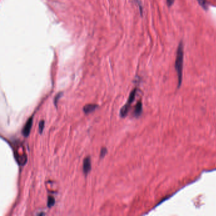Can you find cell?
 <instances>
[{
	"label": "cell",
	"instance_id": "obj_9",
	"mask_svg": "<svg viewBox=\"0 0 216 216\" xmlns=\"http://www.w3.org/2000/svg\"><path fill=\"white\" fill-rule=\"evenodd\" d=\"M44 127V121H40V124H39V131H40V134L43 133Z\"/></svg>",
	"mask_w": 216,
	"mask_h": 216
},
{
	"label": "cell",
	"instance_id": "obj_5",
	"mask_svg": "<svg viewBox=\"0 0 216 216\" xmlns=\"http://www.w3.org/2000/svg\"><path fill=\"white\" fill-rule=\"evenodd\" d=\"M97 108V105L96 104L86 105L83 107V112H85L86 114H88V113L93 112Z\"/></svg>",
	"mask_w": 216,
	"mask_h": 216
},
{
	"label": "cell",
	"instance_id": "obj_1",
	"mask_svg": "<svg viewBox=\"0 0 216 216\" xmlns=\"http://www.w3.org/2000/svg\"><path fill=\"white\" fill-rule=\"evenodd\" d=\"M184 50L183 43L180 42L177 50L176 58L175 62V68L178 74V88L181 85L182 77V68H183V58H184Z\"/></svg>",
	"mask_w": 216,
	"mask_h": 216
},
{
	"label": "cell",
	"instance_id": "obj_2",
	"mask_svg": "<svg viewBox=\"0 0 216 216\" xmlns=\"http://www.w3.org/2000/svg\"><path fill=\"white\" fill-rule=\"evenodd\" d=\"M136 91H137L136 88L134 89L133 90V91H131V94L129 95V97L127 103L125 104V105L121 109V112H120V115H121V116L122 117H125V116L127 115V113L129 112V107L131 106V105L134 101V99H135V97H136Z\"/></svg>",
	"mask_w": 216,
	"mask_h": 216
},
{
	"label": "cell",
	"instance_id": "obj_6",
	"mask_svg": "<svg viewBox=\"0 0 216 216\" xmlns=\"http://www.w3.org/2000/svg\"><path fill=\"white\" fill-rule=\"evenodd\" d=\"M142 112V101H140L138 102L136 107H135V110L134 114L135 117H138L141 115Z\"/></svg>",
	"mask_w": 216,
	"mask_h": 216
},
{
	"label": "cell",
	"instance_id": "obj_11",
	"mask_svg": "<svg viewBox=\"0 0 216 216\" xmlns=\"http://www.w3.org/2000/svg\"><path fill=\"white\" fill-rule=\"evenodd\" d=\"M107 153V149L106 148H102L101 149V152H100V157L103 158L105 157V155H106Z\"/></svg>",
	"mask_w": 216,
	"mask_h": 216
},
{
	"label": "cell",
	"instance_id": "obj_10",
	"mask_svg": "<svg viewBox=\"0 0 216 216\" xmlns=\"http://www.w3.org/2000/svg\"><path fill=\"white\" fill-rule=\"evenodd\" d=\"M62 96V93H59L57 95H56L55 99H54V103H55V105H56L58 101L59 100V99L61 98Z\"/></svg>",
	"mask_w": 216,
	"mask_h": 216
},
{
	"label": "cell",
	"instance_id": "obj_3",
	"mask_svg": "<svg viewBox=\"0 0 216 216\" xmlns=\"http://www.w3.org/2000/svg\"><path fill=\"white\" fill-rule=\"evenodd\" d=\"M32 122H33V117H31V118H29V120L27 122L25 123V124L23 127L22 133L23 135L25 137H28L30 133H31V129L32 126Z\"/></svg>",
	"mask_w": 216,
	"mask_h": 216
},
{
	"label": "cell",
	"instance_id": "obj_8",
	"mask_svg": "<svg viewBox=\"0 0 216 216\" xmlns=\"http://www.w3.org/2000/svg\"><path fill=\"white\" fill-rule=\"evenodd\" d=\"M55 203V198L52 196H49L48 197V207H52Z\"/></svg>",
	"mask_w": 216,
	"mask_h": 216
},
{
	"label": "cell",
	"instance_id": "obj_7",
	"mask_svg": "<svg viewBox=\"0 0 216 216\" xmlns=\"http://www.w3.org/2000/svg\"><path fill=\"white\" fill-rule=\"evenodd\" d=\"M199 5L202 7L203 10H207L208 9V3L207 0H197Z\"/></svg>",
	"mask_w": 216,
	"mask_h": 216
},
{
	"label": "cell",
	"instance_id": "obj_4",
	"mask_svg": "<svg viewBox=\"0 0 216 216\" xmlns=\"http://www.w3.org/2000/svg\"><path fill=\"white\" fill-rule=\"evenodd\" d=\"M91 169V159H90L89 157H86L85 159H84V161H83V172L85 173V174L87 175L90 172Z\"/></svg>",
	"mask_w": 216,
	"mask_h": 216
},
{
	"label": "cell",
	"instance_id": "obj_12",
	"mask_svg": "<svg viewBox=\"0 0 216 216\" xmlns=\"http://www.w3.org/2000/svg\"><path fill=\"white\" fill-rule=\"evenodd\" d=\"M174 1L175 0H166L168 7H171V6L174 4Z\"/></svg>",
	"mask_w": 216,
	"mask_h": 216
}]
</instances>
